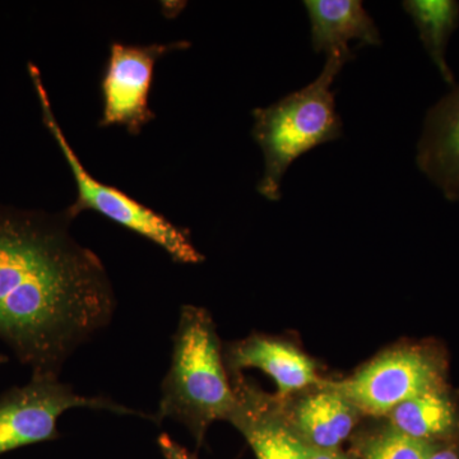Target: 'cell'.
<instances>
[{"label": "cell", "mask_w": 459, "mask_h": 459, "mask_svg": "<svg viewBox=\"0 0 459 459\" xmlns=\"http://www.w3.org/2000/svg\"><path fill=\"white\" fill-rule=\"evenodd\" d=\"M400 433L433 444H459V401L452 386L403 402L385 418Z\"/></svg>", "instance_id": "13"}, {"label": "cell", "mask_w": 459, "mask_h": 459, "mask_svg": "<svg viewBox=\"0 0 459 459\" xmlns=\"http://www.w3.org/2000/svg\"><path fill=\"white\" fill-rule=\"evenodd\" d=\"M223 360L229 376L243 374L246 369L267 374L277 385L276 397L280 400L320 385L325 380L320 376L316 361L299 344L270 334L252 333L225 344Z\"/></svg>", "instance_id": "9"}, {"label": "cell", "mask_w": 459, "mask_h": 459, "mask_svg": "<svg viewBox=\"0 0 459 459\" xmlns=\"http://www.w3.org/2000/svg\"><path fill=\"white\" fill-rule=\"evenodd\" d=\"M280 401L287 421L305 446L323 451L341 449L364 419L329 379Z\"/></svg>", "instance_id": "10"}, {"label": "cell", "mask_w": 459, "mask_h": 459, "mask_svg": "<svg viewBox=\"0 0 459 459\" xmlns=\"http://www.w3.org/2000/svg\"><path fill=\"white\" fill-rule=\"evenodd\" d=\"M189 42L126 45L113 42L101 81L102 115L99 126H122L138 135L156 115L150 108L156 63L174 51L188 49Z\"/></svg>", "instance_id": "7"}, {"label": "cell", "mask_w": 459, "mask_h": 459, "mask_svg": "<svg viewBox=\"0 0 459 459\" xmlns=\"http://www.w3.org/2000/svg\"><path fill=\"white\" fill-rule=\"evenodd\" d=\"M416 162L444 197L459 204V84L429 108Z\"/></svg>", "instance_id": "11"}, {"label": "cell", "mask_w": 459, "mask_h": 459, "mask_svg": "<svg viewBox=\"0 0 459 459\" xmlns=\"http://www.w3.org/2000/svg\"><path fill=\"white\" fill-rule=\"evenodd\" d=\"M412 20L431 62L449 86H455V74L446 62V49L459 25V3L455 0H406L402 3Z\"/></svg>", "instance_id": "14"}, {"label": "cell", "mask_w": 459, "mask_h": 459, "mask_svg": "<svg viewBox=\"0 0 459 459\" xmlns=\"http://www.w3.org/2000/svg\"><path fill=\"white\" fill-rule=\"evenodd\" d=\"M327 56L312 83L271 107L253 110V138L264 160L256 190L268 201H280L281 184L295 160L342 135V120L331 87L343 65L355 56L352 51H334Z\"/></svg>", "instance_id": "3"}, {"label": "cell", "mask_w": 459, "mask_h": 459, "mask_svg": "<svg viewBox=\"0 0 459 459\" xmlns=\"http://www.w3.org/2000/svg\"><path fill=\"white\" fill-rule=\"evenodd\" d=\"M439 444L413 439L392 428L388 422L356 434L352 451L356 459H427Z\"/></svg>", "instance_id": "15"}, {"label": "cell", "mask_w": 459, "mask_h": 459, "mask_svg": "<svg viewBox=\"0 0 459 459\" xmlns=\"http://www.w3.org/2000/svg\"><path fill=\"white\" fill-rule=\"evenodd\" d=\"M303 4L316 53L351 51V41L360 42L361 47L382 44L379 30L360 0H307Z\"/></svg>", "instance_id": "12"}, {"label": "cell", "mask_w": 459, "mask_h": 459, "mask_svg": "<svg viewBox=\"0 0 459 459\" xmlns=\"http://www.w3.org/2000/svg\"><path fill=\"white\" fill-rule=\"evenodd\" d=\"M235 404L237 397L212 316L204 307L184 305L172 337L170 369L162 380L152 421L180 422L201 448L208 428L216 421H229Z\"/></svg>", "instance_id": "2"}, {"label": "cell", "mask_w": 459, "mask_h": 459, "mask_svg": "<svg viewBox=\"0 0 459 459\" xmlns=\"http://www.w3.org/2000/svg\"><path fill=\"white\" fill-rule=\"evenodd\" d=\"M307 448V459H356L351 453L343 452L342 449L323 451V449Z\"/></svg>", "instance_id": "17"}, {"label": "cell", "mask_w": 459, "mask_h": 459, "mask_svg": "<svg viewBox=\"0 0 459 459\" xmlns=\"http://www.w3.org/2000/svg\"><path fill=\"white\" fill-rule=\"evenodd\" d=\"M29 74L40 102L42 122L65 155L77 186L75 201L65 211L66 217L74 221L84 211H93L156 244L174 262L183 264H199L204 262V256L193 244L188 230L174 225L161 213L129 197L122 190L101 183L87 171L57 123L49 95L42 82L40 69L30 63Z\"/></svg>", "instance_id": "4"}, {"label": "cell", "mask_w": 459, "mask_h": 459, "mask_svg": "<svg viewBox=\"0 0 459 459\" xmlns=\"http://www.w3.org/2000/svg\"><path fill=\"white\" fill-rule=\"evenodd\" d=\"M50 214L0 204V341L32 374L60 376L108 327L117 298L104 263Z\"/></svg>", "instance_id": "1"}, {"label": "cell", "mask_w": 459, "mask_h": 459, "mask_svg": "<svg viewBox=\"0 0 459 459\" xmlns=\"http://www.w3.org/2000/svg\"><path fill=\"white\" fill-rule=\"evenodd\" d=\"M362 415L385 419L403 402L449 385V356L439 341H407L389 347L352 376L329 380Z\"/></svg>", "instance_id": "5"}, {"label": "cell", "mask_w": 459, "mask_h": 459, "mask_svg": "<svg viewBox=\"0 0 459 459\" xmlns=\"http://www.w3.org/2000/svg\"><path fill=\"white\" fill-rule=\"evenodd\" d=\"M72 409L110 411L152 421V415H144L110 398L75 394L71 385L60 382L59 377L32 374L25 385L12 386L0 394V455L57 439V420Z\"/></svg>", "instance_id": "6"}, {"label": "cell", "mask_w": 459, "mask_h": 459, "mask_svg": "<svg viewBox=\"0 0 459 459\" xmlns=\"http://www.w3.org/2000/svg\"><path fill=\"white\" fill-rule=\"evenodd\" d=\"M237 404L229 422L238 429L256 459H307V448L283 413L276 394L263 391L244 374L230 376Z\"/></svg>", "instance_id": "8"}, {"label": "cell", "mask_w": 459, "mask_h": 459, "mask_svg": "<svg viewBox=\"0 0 459 459\" xmlns=\"http://www.w3.org/2000/svg\"><path fill=\"white\" fill-rule=\"evenodd\" d=\"M8 361H9L8 356H5V355H3V353H0V367H2V365H4L5 362H8Z\"/></svg>", "instance_id": "19"}, {"label": "cell", "mask_w": 459, "mask_h": 459, "mask_svg": "<svg viewBox=\"0 0 459 459\" xmlns=\"http://www.w3.org/2000/svg\"><path fill=\"white\" fill-rule=\"evenodd\" d=\"M157 444H159L160 451L166 459H198L195 455L184 448L179 443L175 442L166 433L160 435Z\"/></svg>", "instance_id": "16"}, {"label": "cell", "mask_w": 459, "mask_h": 459, "mask_svg": "<svg viewBox=\"0 0 459 459\" xmlns=\"http://www.w3.org/2000/svg\"><path fill=\"white\" fill-rule=\"evenodd\" d=\"M427 459H459V444H439Z\"/></svg>", "instance_id": "18"}]
</instances>
